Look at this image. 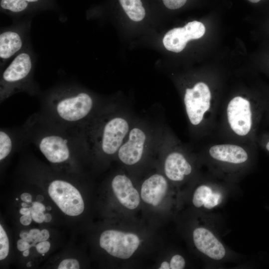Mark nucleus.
<instances>
[{
	"label": "nucleus",
	"mask_w": 269,
	"mask_h": 269,
	"mask_svg": "<svg viewBox=\"0 0 269 269\" xmlns=\"http://www.w3.org/2000/svg\"><path fill=\"white\" fill-rule=\"evenodd\" d=\"M41 95L40 114L52 122L71 129L86 124L106 105L75 83L57 85Z\"/></svg>",
	"instance_id": "1"
},
{
	"label": "nucleus",
	"mask_w": 269,
	"mask_h": 269,
	"mask_svg": "<svg viewBox=\"0 0 269 269\" xmlns=\"http://www.w3.org/2000/svg\"><path fill=\"white\" fill-rule=\"evenodd\" d=\"M133 124L118 106L106 104L88 123L73 130L82 153L111 156L117 155Z\"/></svg>",
	"instance_id": "2"
},
{
	"label": "nucleus",
	"mask_w": 269,
	"mask_h": 269,
	"mask_svg": "<svg viewBox=\"0 0 269 269\" xmlns=\"http://www.w3.org/2000/svg\"><path fill=\"white\" fill-rule=\"evenodd\" d=\"M24 125L28 142L33 143L52 164L70 166L75 154L82 153L73 129L56 124L40 113L32 115Z\"/></svg>",
	"instance_id": "3"
},
{
	"label": "nucleus",
	"mask_w": 269,
	"mask_h": 269,
	"mask_svg": "<svg viewBox=\"0 0 269 269\" xmlns=\"http://www.w3.org/2000/svg\"><path fill=\"white\" fill-rule=\"evenodd\" d=\"M36 55L29 44L16 55L2 70L0 78V102L15 94L24 92L30 96L41 94L34 79Z\"/></svg>",
	"instance_id": "4"
},
{
	"label": "nucleus",
	"mask_w": 269,
	"mask_h": 269,
	"mask_svg": "<svg viewBox=\"0 0 269 269\" xmlns=\"http://www.w3.org/2000/svg\"><path fill=\"white\" fill-rule=\"evenodd\" d=\"M183 104L191 129L200 131L204 128L215 108L209 86L203 82H198L192 87L187 88L183 96Z\"/></svg>",
	"instance_id": "5"
},
{
	"label": "nucleus",
	"mask_w": 269,
	"mask_h": 269,
	"mask_svg": "<svg viewBox=\"0 0 269 269\" xmlns=\"http://www.w3.org/2000/svg\"><path fill=\"white\" fill-rule=\"evenodd\" d=\"M154 137L148 127L142 123H133L120 147L117 155L127 165L139 162L150 147L154 146Z\"/></svg>",
	"instance_id": "6"
},
{
	"label": "nucleus",
	"mask_w": 269,
	"mask_h": 269,
	"mask_svg": "<svg viewBox=\"0 0 269 269\" xmlns=\"http://www.w3.org/2000/svg\"><path fill=\"white\" fill-rule=\"evenodd\" d=\"M31 24L30 20H23L14 21L11 25L0 28V71L10 60L31 44Z\"/></svg>",
	"instance_id": "7"
},
{
	"label": "nucleus",
	"mask_w": 269,
	"mask_h": 269,
	"mask_svg": "<svg viewBox=\"0 0 269 269\" xmlns=\"http://www.w3.org/2000/svg\"><path fill=\"white\" fill-rule=\"evenodd\" d=\"M225 118L231 133L240 139H246L252 132L254 124L251 101L241 96H235L225 107Z\"/></svg>",
	"instance_id": "8"
},
{
	"label": "nucleus",
	"mask_w": 269,
	"mask_h": 269,
	"mask_svg": "<svg viewBox=\"0 0 269 269\" xmlns=\"http://www.w3.org/2000/svg\"><path fill=\"white\" fill-rule=\"evenodd\" d=\"M48 192L66 215L77 216L84 211L85 205L81 194L71 183L62 179L53 180L49 183Z\"/></svg>",
	"instance_id": "9"
},
{
	"label": "nucleus",
	"mask_w": 269,
	"mask_h": 269,
	"mask_svg": "<svg viewBox=\"0 0 269 269\" xmlns=\"http://www.w3.org/2000/svg\"><path fill=\"white\" fill-rule=\"evenodd\" d=\"M140 239L135 234L107 230L101 235L99 244L110 255L121 259L130 258L138 248Z\"/></svg>",
	"instance_id": "10"
},
{
	"label": "nucleus",
	"mask_w": 269,
	"mask_h": 269,
	"mask_svg": "<svg viewBox=\"0 0 269 269\" xmlns=\"http://www.w3.org/2000/svg\"><path fill=\"white\" fill-rule=\"evenodd\" d=\"M165 143L168 148L163 163L165 175L171 181L180 182L192 172V166L181 146L174 142Z\"/></svg>",
	"instance_id": "11"
},
{
	"label": "nucleus",
	"mask_w": 269,
	"mask_h": 269,
	"mask_svg": "<svg viewBox=\"0 0 269 269\" xmlns=\"http://www.w3.org/2000/svg\"><path fill=\"white\" fill-rule=\"evenodd\" d=\"M205 32V27L201 22H189L183 27L169 30L163 37V43L168 50L178 53L184 49L188 41L201 38Z\"/></svg>",
	"instance_id": "12"
},
{
	"label": "nucleus",
	"mask_w": 269,
	"mask_h": 269,
	"mask_svg": "<svg viewBox=\"0 0 269 269\" xmlns=\"http://www.w3.org/2000/svg\"><path fill=\"white\" fill-rule=\"evenodd\" d=\"M193 239L198 251L209 258L220 260L225 256L224 246L209 230L203 227L196 228L193 232Z\"/></svg>",
	"instance_id": "13"
},
{
	"label": "nucleus",
	"mask_w": 269,
	"mask_h": 269,
	"mask_svg": "<svg viewBox=\"0 0 269 269\" xmlns=\"http://www.w3.org/2000/svg\"><path fill=\"white\" fill-rule=\"evenodd\" d=\"M208 154L216 161L232 164L244 163L249 158L248 153L244 146L233 143L212 145L208 149Z\"/></svg>",
	"instance_id": "14"
},
{
	"label": "nucleus",
	"mask_w": 269,
	"mask_h": 269,
	"mask_svg": "<svg viewBox=\"0 0 269 269\" xmlns=\"http://www.w3.org/2000/svg\"><path fill=\"white\" fill-rule=\"evenodd\" d=\"M111 186L119 202L125 207L134 210L140 203V196L131 179L125 174H118L112 179Z\"/></svg>",
	"instance_id": "15"
},
{
	"label": "nucleus",
	"mask_w": 269,
	"mask_h": 269,
	"mask_svg": "<svg viewBox=\"0 0 269 269\" xmlns=\"http://www.w3.org/2000/svg\"><path fill=\"white\" fill-rule=\"evenodd\" d=\"M168 186L167 180L163 175L158 173L152 174L142 183L141 197L146 203L156 206L165 196Z\"/></svg>",
	"instance_id": "16"
},
{
	"label": "nucleus",
	"mask_w": 269,
	"mask_h": 269,
	"mask_svg": "<svg viewBox=\"0 0 269 269\" xmlns=\"http://www.w3.org/2000/svg\"><path fill=\"white\" fill-rule=\"evenodd\" d=\"M28 142L24 124L17 129L1 128L0 131V160L2 161Z\"/></svg>",
	"instance_id": "17"
},
{
	"label": "nucleus",
	"mask_w": 269,
	"mask_h": 269,
	"mask_svg": "<svg viewBox=\"0 0 269 269\" xmlns=\"http://www.w3.org/2000/svg\"><path fill=\"white\" fill-rule=\"evenodd\" d=\"M40 0H0V5L2 10L9 14L21 15L29 10L34 4Z\"/></svg>",
	"instance_id": "18"
},
{
	"label": "nucleus",
	"mask_w": 269,
	"mask_h": 269,
	"mask_svg": "<svg viewBox=\"0 0 269 269\" xmlns=\"http://www.w3.org/2000/svg\"><path fill=\"white\" fill-rule=\"evenodd\" d=\"M119 1L131 19L134 21L143 19L145 12L141 0H119Z\"/></svg>",
	"instance_id": "19"
},
{
	"label": "nucleus",
	"mask_w": 269,
	"mask_h": 269,
	"mask_svg": "<svg viewBox=\"0 0 269 269\" xmlns=\"http://www.w3.org/2000/svg\"><path fill=\"white\" fill-rule=\"evenodd\" d=\"M213 192L212 189L206 185H201L195 190L192 198L193 205L196 207L202 206L208 196Z\"/></svg>",
	"instance_id": "20"
},
{
	"label": "nucleus",
	"mask_w": 269,
	"mask_h": 269,
	"mask_svg": "<svg viewBox=\"0 0 269 269\" xmlns=\"http://www.w3.org/2000/svg\"><path fill=\"white\" fill-rule=\"evenodd\" d=\"M9 244L7 235L2 227L0 225V260L5 259L9 253Z\"/></svg>",
	"instance_id": "21"
},
{
	"label": "nucleus",
	"mask_w": 269,
	"mask_h": 269,
	"mask_svg": "<svg viewBox=\"0 0 269 269\" xmlns=\"http://www.w3.org/2000/svg\"><path fill=\"white\" fill-rule=\"evenodd\" d=\"M221 198V195L220 193L212 192L208 196L203 206L207 209H211L220 203Z\"/></svg>",
	"instance_id": "22"
},
{
	"label": "nucleus",
	"mask_w": 269,
	"mask_h": 269,
	"mask_svg": "<svg viewBox=\"0 0 269 269\" xmlns=\"http://www.w3.org/2000/svg\"><path fill=\"white\" fill-rule=\"evenodd\" d=\"M58 269H78L80 268L79 262L75 259H67L63 260L58 265Z\"/></svg>",
	"instance_id": "23"
},
{
	"label": "nucleus",
	"mask_w": 269,
	"mask_h": 269,
	"mask_svg": "<svg viewBox=\"0 0 269 269\" xmlns=\"http://www.w3.org/2000/svg\"><path fill=\"white\" fill-rule=\"evenodd\" d=\"M185 265L184 259L179 255L173 256L170 262L171 269H182Z\"/></svg>",
	"instance_id": "24"
},
{
	"label": "nucleus",
	"mask_w": 269,
	"mask_h": 269,
	"mask_svg": "<svg viewBox=\"0 0 269 269\" xmlns=\"http://www.w3.org/2000/svg\"><path fill=\"white\" fill-rule=\"evenodd\" d=\"M165 6L170 9L180 8L186 3L187 0H162Z\"/></svg>",
	"instance_id": "25"
},
{
	"label": "nucleus",
	"mask_w": 269,
	"mask_h": 269,
	"mask_svg": "<svg viewBox=\"0 0 269 269\" xmlns=\"http://www.w3.org/2000/svg\"><path fill=\"white\" fill-rule=\"evenodd\" d=\"M36 249L38 253L44 254L47 253L50 249V244L47 241L39 242L35 245Z\"/></svg>",
	"instance_id": "26"
},
{
	"label": "nucleus",
	"mask_w": 269,
	"mask_h": 269,
	"mask_svg": "<svg viewBox=\"0 0 269 269\" xmlns=\"http://www.w3.org/2000/svg\"><path fill=\"white\" fill-rule=\"evenodd\" d=\"M30 213L32 220L35 222L42 223L43 222H44L45 214L43 213V212H35L30 207Z\"/></svg>",
	"instance_id": "27"
},
{
	"label": "nucleus",
	"mask_w": 269,
	"mask_h": 269,
	"mask_svg": "<svg viewBox=\"0 0 269 269\" xmlns=\"http://www.w3.org/2000/svg\"><path fill=\"white\" fill-rule=\"evenodd\" d=\"M31 247V245L27 241L22 239H19L17 242V248L19 251H24L26 250L29 249Z\"/></svg>",
	"instance_id": "28"
},
{
	"label": "nucleus",
	"mask_w": 269,
	"mask_h": 269,
	"mask_svg": "<svg viewBox=\"0 0 269 269\" xmlns=\"http://www.w3.org/2000/svg\"><path fill=\"white\" fill-rule=\"evenodd\" d=\"M31 208L36 212H44L46 208L44 205L39 201H34L32 203Z\"/></svg>",
	"instance_id": "29"
},
{
	"label": "nucleus",
	"mask_w": 269,
	"mask_h": 269,
	"mask_svg": "<svg viewBox=\"0 0 269 269\" xmlns=\"http://www.w3.org/2000/svg\"><path fill=\"white\" fill-rule=\"evenodd\" d=\"M32 220L31 213L23 215L20 218V222L24 226L29 225L31 223Z\"/></svg>",
	"instance_id": "30"
},
{
	"label": "nucleus",
	"mask_w": 269,
	"mask_h": 269,
	"mask_svg": "<svg viewBox=\"0 0 269 269\" xmlns=\"http://www.w3.org/2000/svg\"><path fill=\"white\" fill-rule=\"evenodd\" d=\"M19 237L21 239L24 240L29 243L33 242V240L30 237L29 232L25 231H21L19 234Z\"/></svg>",
	"instance_id": "31"
},
{
	"label": "nucleus",
	"mask_w": 269,
	"mask_h": 269,
	"mask_svg": "<svg viewBox=\"0 0 269 269\" xmlns=\"http://www.w3.org/2000/svg\"><path fill=\"white\" fill-rule=\"evenodd\" d=\"M20 199L22 201L26 203H31L32 202V196L28 193H23L20 195Z\"/></svg>",
	"instance_id": "32"
},
{
	"label": "nucleus",
	"mask_w": 269,
	"mask_h": 269,
	"mask_svg": "<svg viewBox=\"0 0 269 269\" xmlns=\"http://www.w3.org/2000/svg\"><path fill=\"white\" fill-rule=\"evenodd\" d=\"M41 242L47 241L49 237V233L48 231L46 229H43L41 231Z\"/></svg>",
	"instance_id": "33"
},
{
	"label": "nucleus",
	"mask_w": 269,
	"mask_h": 269,
	"mask_svg": "<svg viewBox=\"0 0 269 269\" xmlns=\"http://www.w3.org/2000/svg\"><path fill=\"white\" fill-rule=\"evenodd\" d=\"M19 213L22 215L30 213V208L22 207L20 209Z\"/></svg>",
	"instance_id": "34"
},
{
	"label": "nucleus",
	"mask_w": 269,
	"mask_h": 269,
	"mask_svg": "<svg viewBox=\"0 0 269 269\" xmlns=\"http://www.w3.org/2000/svg\"><path fill=\"white\" fill-rule=\"evenodd\" d=\"M158 269H170V264L168 263L167 262L164 261L161 264L160 266Z\"/></svg>",
	"instance_id": "35"
},
{
	"label": "nucleus",
	"mask_w": 269,
	"mask_h": 269,
	"mask_svg": "<svg viewBox=\"0 0 269 269\" xmlns=\"http://www.w3.org/2000/svg\"><path fill=\"white\" fill-rule=\"evenodd\" d=\"M52 219V216L51 214L49 213H46L45 214L44 216V222L46 223H48L50 221H51Z\"/></svg>",
	"instance_id": "36"
},
{
	"label": "nucleus",
	"mask_w": 269,
	"mask_h": 269,
	"mask_svg": "<svg viewBox=\"0 0 269 269\" xmlns=\"http://www.w3.org/2000/svg\"><path fill=\"white\" fill-rule=\"evenodd\" d=\"M36 199H37V201H39V202H41L44 199V197L42 195H38L36 196Z\"/></svg>",
	"instance_id": "37"
},
{
	"label": "nucleus",
	"mask_w": 269,
	"mask_h": 269,
	"mask_svg": "<svg viewBox=\"0 0 269 269\" xmlns=\"http://www.w3.org/2000/svg\"><path fill=\"white\" fill-rule=\"evenodd\" d=\"M29 249L26 250L23 252V256L25 257H27L29 254Z\"/></svg>",
	"instance_id": "38"
},
{
	"label": "nucleus",
	"mask_w": 269,
	"mask_h": 269,
	"mask_svg": "<svg viewBox=\"0 0 269 269\" xmlns=\"http://www.w3.org/2000/svg\"><path fill=\"white\" fill-rule=\"evenodd\" d=\"M21 206L22 207H27L29 206V205L27 204H26V202H23V203H22Z\"/></svg>",
	"instance_id": "39"
},
{
	"label": "nucleus",
	"mask_w": 269,
	"mask_h": 269,
	"mask_svg": "<svg viewBox=\"0 0 269 269\" xmlns=\"http://www.w3.org/2000/svg\"><path fill=\"white\" fill-rule=\"evenodd\" d=\"M249 0L250 2L252 3H257L259 1H260L261 0Z\"/></svg>",
	"instance_id": "40"
},
{
	"label": "nucleus",
	"mask_w": 269,
	"mask_h": 269,
	"mask_svg": "<svg viewBox=\"0 0 269 269\" xmlns=\"http://www.w3.org/2000/svg\"><path fill=\"white\" fill-rule=\"evenodd\" d=\"M266 147L267 149L269 151V141L267 143Z\"/></svg>",
	"instance_id": "41"
},
{
	"label": "nucleus",
	"mask_w": 269,
	"mask_h": 269,
	"mask_svg": "<svg viewBox=\"0 0 269 269\" xmlns=\"http://www.w3.org/2000/svg\"><path fill=\"white\" fill-rule=\"evenodd\" d=\"M46 209L48 211H50V210H51V206H48L46 207Z\"/></svg>",
	"instance_id": "42"
},
{
	"label": "nucleus",
	"mask_w": 269,
	"mask_h": 269,
	"mask_svg": "<svg viewBox=\"0 0 269 269\" xmlns=\"http://www.w3.org/2000/svg\"><path fill=\"white\" fill-rule=\"evenodd\" d=\"M26 266L27 267H30L31 266V263L30 262H29L27 265H26Z\"/></svg>",
	"instance_id": "43"
}]
</instances>
